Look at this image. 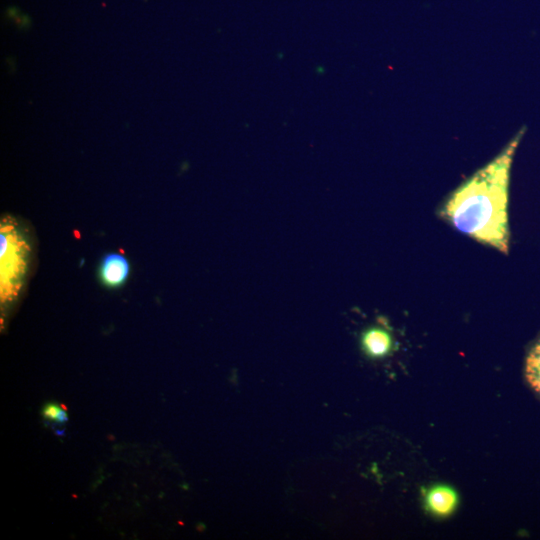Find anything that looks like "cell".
<instances>
[{
    "mask_svg": "<svg viewBox=\"0 0 540 540\" xmlns=\"http://www.w3.org/2000/svg\"><path fill=\"white\" fill-rule=\"evenodd\" d=\"M519 137L491 162L460 185L440 215L457 230L507 254L509 247L508 186Z\"/></svg>",
    "mask_w": 540,
    "mask_h": 540,
    "instance_id": "cell-1",
    "label": "cell"
},
{
    "mask_svg": "<svg viewBox=\"0 0 540 540\" xmlns=\"http://www.w3.org/2000/svg\"><path fill=\"white\" fill-rule=\"evenodd\" d=\"M1 298L11 300L21 287L28 256V245L12 221H3L0 234Z\"/></svg>",
    "mask_w": 540,
    "mask_h": 540,
    "instance_id": "cell-2",
    "label": "cell"
},
{
    "mask_svg": "<svg viewBox=\"0 0 540 540\" xmlns=\"http://www.w3.org/2000/svg\"><path fill=\"white\" fill-rule=\"evenodd\" d=\"M129 271L128 260L122 254L110 253L100 262L99 276L107 287H119L126 281Z\"/></svg>",
    "mask_w": 540,
    "mask_h": 540,
    "instance_id": "cell-3",
    "label": "cell"
},
{
    "mask_svg": "<svg viewBox=\"0 0 540 540\" xmlns=\"http://www.w3.org/2000/svg\"><path fill=\"white\" fill-rule=\"evenodd\" d=\"M458 503L456 491L446 485H437L430 488L425 495L427 509L437 516L451 514Z\"/></svg>",
    "mask_w": 540,
    "mask_h": 540,
    "instance_id": "cell-4",
    "label": "cell"
},
{
    "mask_svg": "<svg viewBox=\"0 0 540 540\" xmlns=\"http://www.w3.org/2000/svg\"><path fill=\"white\" fill-rule=\"evenodd\" d=\"M362 345L368 355L382 357L390 351L392 340L385 330L371 328L363 334Z\"/></svg>",
    "mask_w": 540,
    "mask_h": 540,
    "instance_id": "cell-5",
    "label": "cell"
},
{
    "mask_svg": "<svg viewBox=\"0 0 540 540\" xmlns=\"http://www.w3.org/2000/svg\"><path fill=\"white\" fill-rule=\"evenodd\" d=\"M525 376L530 386L540 395V339L526 358Z\"/></svg>",
    "mask_w": 540,
    "mask_h": 540,
    "instance_id": "cell-6",
    "label": "cell"
},
{
    "mask_svg": "<svg viewBox=\"0 0 540 540\" xmlns=\"http://www.w3.org/2000/svg\"><path fill=\"white\" fill-rule=\"evenodd\" d=\"M43 416L51 422L62 424L68 420L66 411L59 405L48 404L43 409Z\"/></svg>",
    "mask_w": 540,
    "mask_h": 540,
    "instance_id": "cell-7",
    "label": "cell"
}]
</instances>
